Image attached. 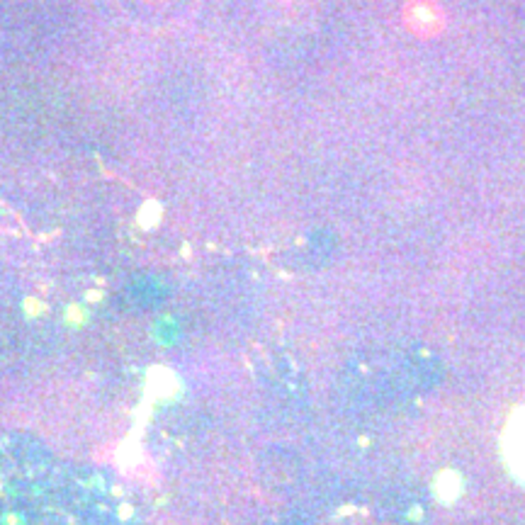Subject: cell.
I'll return each mask as SVG.
<instances>
[{"instance_id": "1", "label": "cell", "mask_w": 525, "mask_h": 525, "mask_svg": "<svg viewBox=\"0 0 525 525\" xmlns=\"http://www.w3.org/2000/svg\"><path fill=\"white\" fill-rule=\"evenodd\" d=\"M0 525H139L105 472L0 430Z\"/></svg>"}, {"instance_id": "2", "label": "cell", "mask_w": 525, "mask_h": 525, "mask_svg": "<svg viewBox=\"0 0 525 525\" xmlns=\"http://www.w3.org/2000/svg\"><path fill=\"white\" fill-rule=\"evenodd\" d=\"M503 457L513 475L525 482V407L518 409L508 421V428L503 433Z\"/></svg>"}]
</instances>
